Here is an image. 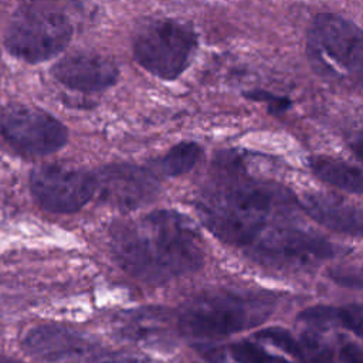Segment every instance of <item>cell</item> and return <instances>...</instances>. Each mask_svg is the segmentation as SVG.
Wrapping results in <instances>:
<instances>
[{
  "mask_svg": "<svg viewBox=\"0 0 363 363\" xmlns=\"http://www.w3.org/2000/svg\"><path fill=\"white\" fill-rule=\"evenodd\" d=\"M111 242L119 265L149 282H164L194 272L203 264L194 227L186 217L170 210L119 224Z\"/></svg>",
  "mask_w": 363,
  "mask_h": 363,
  "instance_id": "cell-1",
  "label": "cell"
},
{
  "mask_svg": "<svg viewBox=\"0 0 363 363\" xmlns=\"http://www.w3.org/2000/svg\"><path fill=\"white\" fill-rule=\"evenodd\" d=\"M306 54L326 79L346 86L363 85V31L349 20L318 14L308 30Z\"/></svg>",
  "mask_w": 363,
  "mask_h": 363,
  "instance_id": "cell-2",
  "label": "cell"
},
{
  "mask_svg": "<svg viewBox=\"0 0 363 363\" xmlns=\"http://www.w3.org/2000/svg\"><path fill=\"white\" fill-rule=\"evenodd\" d=\"M72 26L62 7L51 0H31L13 14L4 35L7 51L27 62H43L69 43Z\"/></svg>",
  "mask_w": 363,
  "mask_h": 363,
  "instance_id": "cell-3",
  "label": "cell"
},
{
  "mask_svg": "<svg viewBox=\"0 0 363 363\" xmlns=\"http://www.w3.org/2000/svg\"><path fill=\"white\" fill-rule=\"evenodd\" d=\"M269 313L271 305L259 298L233 292L208 294L183 308L179 328L186 336L213 339L258 325Z\"/></svg>",
  "mask_w": 363,
  "mask_h": 363,
  "instance_id": "cell-4",
  "label": "cell"
},
{
  "mask_svg": "<svg viewBox=\"0 0 363 363\" xmlns=\"http://www.w3.org/2000/svg\"><path fill=\"white\" fill-rule=\"evenodd\" d=\"M196 47V33L187 24L170 18L140 23L132 38L136 61L162 79L177 78L190 64Z\"/></svg>",
  "mask_w": 363,
  "mask_h": 363,
  "instance_id": "cell-5",
  "label": "cell"
},
{
  "mask_svg": "<svg viewBox=\"0 0 363 363\" xmlns=\"http://www.w3.org/2000/svg\"><path fill=\"white\" fill-rule=\"evenodd\" d=\"M0 132L17 152L33 156L52 153L68 139L67 128L52 115L20 104L10 105L1 112Z\"/></svg>",
  "mask_w": 363,
  "mask_h": 363,
  "instance_id": "cell-6",
  "label": "cell"
},
{
  "mask_svg": "<svg viewBox=\"0 0 363 363\" xmlns=\"http://www.w3.org/2000/svg\"><path fill=\"white\" fill-rule=\"evenodd\" d=\"M247 250L258 259L277 265H308L339 252L323 237L281 224H268Z\"/></svg>",
  "mask_w": 363,
  "mask_h": 363,
  "instance_id": "cell-7",
  "label": "cell"
},
{
  "mask_svg": "<svg viewBox=\"0 0 363 363\" xmlns=\"http://www.w3.org/2000/svg\"><path fill=\"white\" fill-rule=\"evenodd\" d=\"M30 189L37 203L54 213H74L95 194L94 174L62 164H44L30 174Z\"/></svg>",
  "mask_w": 363,
  "mask_h": 363,
  "instance_id": "cell-8",
  "label": "cell"
},
{
  "mask_svg": "<svg viewBox=\"0 0 363 363\" xmlns=\"http://www.w3.org/2000/svg\"><path fill=\"white\" fill-rule=\"evenodd\" d=\"M92 174L98 199L122 210H133L147 204L159 190L155 174L135 164H109Z\"/></svg>",
  "mask_w": 363,
  "mask_h": 363,
  "instance_id": "cell-9",
  "label": "cell"
},
{
  "mask_svg": "<svg viewBox=\"0 0 363 363\" xmlns=\"http://www.w3.org/2000/svg\"><path fill=\"white\" fill-rule=\"evenodd\" d=\"M118 67L108 58L79 52L72 54L52 67V75L64 86L79 92H101L118 79Z\"/></svg>",
  "mask_w": 363,
  "mask_h": 363,
  "instance_id": "cell-10",
  "label": "cell"
},
{
  "mask_svg": "<svg viewBox=\"0 0 363 363\" xmlns=\"http://www.w3.org/2000/svg\"><path fill=\"white\" fill-rule=\"evenodd\" d=\"M23 345L30 354L48 362L79 356L91 349L85 336L58 325H43L31 329Z\"/></svg>",
  "mask_w": 363,
  "mask_h": 363,
  "instance_id": "cell-11",
  "label": "cell"
},
{
  "mask_svg": "<svg viewBox=\"0 0 363 363\" xmlns=\"http://www.w3.org/2000/svg\"><path fill=\"white\" fill-rule=\"evenodd\" d=\"M303 210L323 227L349 235H363V207L322 193L306 194Z\"/></svg>",
  "mask_w": 363,
  "mask_h": 363,
  "instance_id": "cell-12",
  "label": "cell"
},
{
  "mask_svg": "<svg viewBox=\"0 0 363 363\" xmlns=\"http://www.w3.org/2000/svg\"><path fill=\"white\" fill-rule=\"evenodd\" d=\"M313 174L326 184L340 190L363 196V170L343 160L326 156H316L309 160Z\"/></svg>",
  "mask_w": 363,
  "mask_h": 363,
  "instance_id": "cell-13",
  "label": "cell"
},
{
  "mask_svg": "<svg viewBox=\"0 0 363 363\" xmlns=\"http://www.w3.org/2000/svg\"><path fill=\"white\" fill-rule=\"evenodd\" d=\"M291 356L296 357L301 363H335L329 345L312 332L295 337Z\"/></svg>",
  "mask_w": 363,
  "mask_h": 363,
  "instance_id": "cell-14",
  "label": "cell"
},
{
  "mask_svg": "<svg viewBox=\"0 0 363 363\" xmlns=\"http://www.w3.org/2000/svg\"><path fill=\"white\" fill-rule=\"evenodd\" d=\"M201 149L194 142H182L172 147L160 162V169L167 176H180L194 167Z\"/></svg>",
  "mask_w": 363,
  "mask_h": 363,
  "instance_id": "cell-15",
  "label": "cell"
},
{
  "mask_svg": "<svg viewBox=\"0 0 363 363\" xmlns=\"http://www.w3.org/2000/svg\"><path fill=\"white\" fill-rule=\"evenodd\" d=\"M330 328H343L363 339V306H330Z\"/></svg>",
  "mask_w": 363,
  "mask_h": 363,
  "instance_id": "cell-16",
  "label": "cell"
},
{
  "mask_svg": "<svg viewBox=\"0 0 363 363\" xmlns=\"http://www.w3.org/2000/svg\"><path fill=\"white\" fill-rule=\"evenodd\" d=\"M228 353L235 363H289L282 357L271 356L262 347L248 340L230 345Z\"/></svg>",
  "mask_w": 363,
  "mask_h": 363,
  "instance_id": "cell-17",
  "label": "cell"
},
{
  "mask_svg": "<svg viewBox=\"0 0 363 363\" xmlns=\"http://www.w3.org/2000/svg\"><path fill=\"white\" fill-rule=\"evenodd\" d=\"M332 281L346 288H363V271L359 269H332L329 272Z\"/></svg>",
  "mask_w": 363,
  "mask_h": 363,
  "instance_id": "cell-18",
  "label": "cell"
},
{
  "mask_svg": "<svg viewBox=\"0 0 363 363\" xmlns=\"http://www.w3.org/2000/svg\"><path fill=\"white\" fill-rule=\"evenodd\" d=\"M88 363H142V359L135 354L115 352L94 356Z\"/></svg>",
  "mask_w": 363,
  "mask_h": 363,
  "instance_id": "cell-19",
  "label": "cell"
},
{
  "mask_svg": "<svg viewBox=\"0 0 363 363\" xmlns=\"http://www.w3.org/2000/svg\"><path fill=\"white\" fill-rule=\"evenodd\" d=\"M339 357L340 363H363V346L347 342L340 347Z\"/></svg>",
  "mask_w": 363,
  "mask_h": 363,
  "instance_id": "cell-20",
  "label": "cell"
},
{
  "mask_svg": "<svg viewBox=\"0 0 363 363\" xmlns=\"http://www.w3.org/2000/svg\"><path fill=\"white\" fill-rule=\"evenodd\" d=\"M349 145L352 152L356 155V157L363 162V128L359 129L356 133H353Z\"/></svg>",
  "mask_w": 363,
  "mask_h": 363,
  "instance_id": "cell-21",
  "label": "cell"
},
{
  "mask_svg": "<svg viewBox=\"0 0 363 363\" xmlns=\"http://www.w3.org/2000/svg\"><path fill=\"white\" fill-rule=\"evenodd\" d=\"M0 363H23V362H20V360H17V359H11V357H3V356H0Z\"/></svg>",
  "mask_w": 363,
  "mask_h": 363,
  "instance_id": "cell-22",
  "label": "cell"
}]
</instances>
